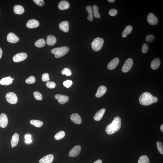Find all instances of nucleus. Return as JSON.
<instances>
[{"instance_id": "obj_32", "label": "nucleus", "mask_w": 163, "mask_h": 163, "mask_svg": "<svg viewBox=\"0 0 163 163\" xmlns=\"http://www.w3.org/2000/svg\"><path fill=\"white\" fill-rule=\"evenodd\" d=\"M93 11L95 17L96 18H99L100 17V15L98 12V9L97 5H94L93 6Z\"/></svg>"}, {"instance_id": "obj_36", "label": "nucleus", "mask_w": 163, "mask_h": 163, "mask_svg": "<svg viewBox=\"0 0 163 163\" xmlns=\"http://www.w3.org/2000/svg\"><path fill=\"white\" fill-rule=\"evenodd\" d=\"M34 97L36 99L41 101L42 99V96L40 93L38 92L35 91L33 93Z\"/></svg>"}, {"instance_id": "obj_16", "label": "nucleus", "mask_w": 163, "mask_h": 163, "mask_svg": "<svg viewBox=\"0 0 163 163\" xmlns=\"http://www.w3.org/2000/svg\"><path fill=\"white\" fill-rule=\"evenodd\" d=\"M107 90L106 87L104 86H100L98 87L96 94L97 98H100L105 93Z\"/></svg>"}, {"instance_id": "obj_26", "label": "nucleus", "mask_w": 163, "mask_h": 163, "mask_svg": "<svg viewBox=\"0 0 163 163\" xmlns=\"http://www.w3.org/2000/svg\"><path fill=\"white\" fill-rule=\"evenodd\" d=\"M133 29V27L131 26H127L125 28L122 33V36L123 37H126L128 34L131 33Z\"/></svg>"}, {"instance_id": "obj_10", "label": "nucleus", "mask_w": 163, "mask_h": 163, "mask_svg": "<svg viewBox=\"0 0 163 163\" xmlns=\"http://www.w3.org/2000/svg\"><path fill=\"white\" fill-rule=\"evenodd\" d=\"M8 123V118L7 115L4 113H2L0 115V127L5 128L7 126Z\"/></svg>"}, {"instance_id": "obj_35", "label": "nucleus", "mask_w": 163, "mask_h": 163, "mask_svg": "<svg viewBox=\"0 0 163 163\" xmlns=\"http://www.w3.org/2000/svg\"><path fill=\"white\" fill-rule=\"evenodd\" d=\"M156 145L159 152L160 154H163V145L162 143L160 141L157 142Z\"/></svg>"}, {"instance_id": "obj_45", "label": "nucleus", "mask_w": 163, "mask_h": 163, "mask_svg": "<svg viewBox=\"0 0 163 163\" xmlns=\"http://www.w3.org/2000/svg\"><path fill=\"white\" fill-rule=\"evenodd\" d=\"M32 141V140L31 139H26L25 141L26 143H31Z\"/></svg>"}, {"instance_id": "obj_13", "label": "nucleus", "mask_w": 163, "mask_h": 163, "mask_svg": "<svg viewBox=\"0 0 163 163\" xmlns=\"http://www.w3.org/2000/svg\"><path fill=\"white\" fill-rule=\"evenodd\" d=\"M119 60L118 58H115L109 62L108 64V69L110 70L114 69L117 67L119 63Z\"/></svg>"}, {"instance_id": "obj_6", "label": "nucleus", "mask_w": 163, "mask_h": 163, "mask_svg": "<svg viewBox=\"0 0 163 163\" xmlns=\"http://www.w3.org/2000/svg\"><path fill=\"white\" fill-rule=\"evenodd\" d=\"M133 63V60L131 58H129L126 60L122 68V71L123 72L127 73L130 71L131 69Z\"/></svg>"}, {"instance_id": "obj_20", "label": "nucleus", "mask_w": 163, "mask_h": 163, "mask_svg": "<svg viewBox=\"0 0 163 163\" xmlns=\"http://www.w3.org/2000/svg\"><path fill=\"white\" fill-rule=\"evenodd\" d=\"M105 111L106 110L105 109H102L98 111L94 116V120L97 121L101 120L105 112Z\"/></svg>"}, {"instance_id": "obj_28", "label": "nucleus", "mask_w": 163, "mask_h": 163, "mask_svg": "<svg viewBox=\"0 0 163 163\" xmlns=\"http://www.w3.org/2000/svg\"><path fill=\"white\" fill-rule=\"evenodd\" d=\"M46 42L45 40L43 39H41L36 42L35 43V46L39 48H42L45 46Z\"/></svg>"}, {"instance_id": "obj_41", "label": "nucleus", "mask_w": 163, "mask_h": 163, "mask_svg": "<svg viewBox=\"0 0 163 163\" xmlns=\"http://www.w3.org/2000/svg\"><path fill=\"white\" fill-rule=\"evenodd\" d=\"M33 1L40 7H42L44 5V2L43 0H33Z\"/></svg>"}, {"instance_id": "obj_5", "label": "nucleus", "mask_w": 163, "mask_h": 163, "mask_svg": "<svg viewBox=\"0 0 163 163\" xmlns=\"http://www.w3.org/2000/svg\"><path fill=\"white\" fill-rule=\"evenodd\" d=\"M5 98L7 101L11 104H16L18 102L17 97L14 92H9L7 93L5 96Z\"/></svg>"}, {"instance_id": "obj_25", "label": "nucleus", "mask_w": 163, "mask_h": 163, "mask_svg": "<svg viewBox=\"0 0 163 163\" xmlns=\"http://www.w3.org/2000/svg\"><path fill=\"white\" fill-rule=\"evenodd\" d=\"M14 11L15 14L21 15L24 12V8L20 5H15L14 7Z\"/></svg>"}, {"instance_id": "obj_23", "label": "nucleus", "mask_w": 163, "mask_h": 163, "mask_svg": "<svg viewBox=\"0 0 163 163\" xmlns=\"http://www.w3.org/2000/svg\"><path fill=\"white\" fill-rule=\"evenodd\" d=\"M57 40L55 37L53 35H49L47 37L46 42L49 46H53L55 44Z\"/></svg>"}, {"instance_id": "obj_8", "label": "nucleus", "mask_w": 163, "mask_h": 163, "mask_svg": "<svg viewBox=\"0 0 163 163\" xmlns=\"http://www.w3.org/2000/svg\"><path fill=\"white\" fill-rule=\"evenodd\" d=\"M27 57V55L24 53H21L17 54L13 57V60L15 62H19L23 61Z\"/></svg>"}, {"instance_id": "obj_15", "label": "nucleus", "mask_w": 163, "mask_h": 163, "mask_svg": "<svg viewBox=\"0 0 163 163\" xmlns=\"http://www.w3.org/2000/svg\"><path fill=\"white\" fill-rule=\"evenodd\" d=\"M70 118L72 122L76 124H81L82 122L81 117L77 113H74L72 114Z\"/></svg>"}, {"instance_id": "obj_50", "label": "nucleus", "mask_w": 163, "mask_h": 163, "mask_svg": "<svg viewBox=\"0 0 163 163\" xmlns=\"http://www.w3.org/2000/svg\"><path fill=\"white\" fill-rule=\"evenodd\" d=\"M12 80H14V79H12Z\"/></svg>"}, {"instance_id": "obj_37", "label": "nucleus", "mask_w": 163, "mask_h": 163, "mask_svg": "<svg viewBox=\"0 0 163 163\" xmlns=\"http://www.w3.org/2000/svg\"><path fill=\"white\" fill-rule=\"evenodd\" d=\"M73 84V82L71 80H67L64 81L63 83L64 86L67 88H69Z\"/></svg>"}, {"instance_id": "obj_39", "label": "nucleus", "mask_w": 163, "mask_h": 163, "mask_svg": "<svg viewBox=\"0 0 163 163\" xmlns=\"http://www.w3.org/2000/svg\"><path fill=\"white\" fill-rule=\"evenodd\" d=\"M155 37L154 35H147L146 37L145 40L147 42H149L153 41L154 40Z\"/></svg>"}, {"instance_id": "obj_22", "label": "nucleus", "mask_w": 163, "mask_h": 163, "mask_svg": "<svg viewBox=\"0 0 163 163\" xmlns=\"http://www.w3.org/2000/svg\"><path fill=\"white\" fill-rule=\"evenodd\" d=\"M13 82L12 78L5 77L1 79L0 80V84L4 86H8L12 84Z\"/></svg>"}, {"instance_id": "obj_12", "label": "nucleus", "mask_w": 163, "mask_h": 163, "mask_svg": "<svg viewBox=\"0 0 163 163\" xmlns=\"http://www.w3.org/2000/svg\"><path fill=\"white\" fill-rule=\"evenodd\" d=\"M7 40L9 42L11 43H15L17 42L19 40V39L14 33H10L7 35Z\"/></svg>"}, {"instance_id": "obj_11", "label": "nucleus", "mask_w": 163, "mask_h": 163, "mask_svg": "<svg viewBox=\"0 0 163 163\" xmlns=\"http://www.w3.org/2000/svg\"><path fill=\"white\" fill-rule=\"evenodd\" d=\"M55 98L58 100L60 104H63L67 102L69 100V97L67 96L57 94L55 96Z\"/></svg>"}, {"instance_id": "obj_21", "label": "nucleus", "mask_w": 163, "mask_h": 163, "mask_svg": "<svg viewBox=\"0 0 163 163\" xmlns=\"http://www.w3.org/2000/svg\"><path fill=\"white\" fill-rule=\"evenodd\" d=\"M161 62L158 58H156L153 60L151 64V67L153 70H156L158 69L160 65Z\"/></svg>"}, {"instance_id": "obj_33", "label": "nucleus", "mask_w": 163, "mask_h": 163, "mask_svg": "<svg viewBox=\"0 0 163 163\" xmlns=\"http://www.w3.org/2000/svg\"><path fill=\"white\" fill-rule=\"evenodd\" d=\"M61 73L62 75H65L67 76H70L72 75L71 71L69 68H66L62 70Z\"/></svg>"}, {"instance_id": "obj_34", "label": "nucleus", "mask_w": 163, "mask_h": 163, "mask_svg": "<svg viewBox=\"0 0 163 163\" xmlns=\"http://www.w3.org/2000/svg\"><path fill=\"white\" fill-rule=\"evenodd\" d=\"M35 77L33 76H31L26 79V82L27 84H32L35 83Z\"/></svg>"}, {"instance_id": "obj_4", "label": "nucleus", "mask_w": 163, "mask_h": 163, "mask_svg": "<svg viewBox=\"0 0 163 163\" xmlns=\"http://www.w3.org/2000/svg\"><path fill=\"white\" fill-rule=\"evenodd\" d=\"M104 40L101 37H97L93 41L92 45V50L95 52H98L101 49L103 46Z\"/></svg>"}, {"instance_id": "obj_51", "label": "nucleus", "mask_w": 163, "mask_h": 163, "mask_svg": "<svg viewBox=\"0 0 163 163\" xmlns=\"http://www.w3.org/2000/svg\"><path fill=\"white\" fill-rule=\"evenodd\" d=\"M12 148H13V147H13V146H12Z\"/></svg>"}, {"instance_id": "obj_44", "label": "nucleus", "mask_w": 163, "mask_h": 163, "mask_svg": "<svg viewBox=\"0 0 163 163\" xmlns=\"http://www.w3.org/2000/svg\"><path fill=\"white\" fill-rule=\"evenodd\" d=\"M31 135H30V134H27V135H25V138L26 140L30 139H31Z\"/></svg>"}, {"instance_id": "obj_30", "label": "nucleus", "mask_w": 163, "mask_h": 163, "mask_svg": "<svg viewBox=\"0 0 163 163\" xmlns=\"http://www.w3.org/2000/svg\"><path fill=\"white\" fill-rule=\"evenodd\" d=\"M65 132L63 131H60L55 135L54 138L56 140H60L63 138L65 136Z\"/></svg>"}, {"instance_id": "obj_24", "label": "nucleus", "mask_w": 163, "mask_h": 163, "mask_svg": "<svg viewBox=\"0 0 163 163\" xmlns=\"http://www.w3.org/2000/svg\"><path fill=\"white\" fill-rule=\"evenodd\" d=\"M19 140V135L18 134L15 133L12 136L11 140V144L13 147H16L17 145Z\"/></svg>"}, {"instance_id": "obj_43", "label": "nucleus", "mask_w": 163, "mask_h": 163, "mask_svg": "<svg viewBox=\"0 0 163 163\" xmlns=\"http://www.w3.org/2000/svg\"><path fill=\"white\" fill-rule=\"evenodd\" d=\"M117 10L116 9H110L109 12V15L112 16H115L117 14Z\"/></svg>"}, {"instance_id": "obj_19", "label": "nucleus", "mask_w": 163, "mask_h": 163, "mask_svg": "<svg viewBox=\"0 0 163 163\" xmlns=\"http://www.w3.org/2000/svg\"><path fill=\"white\" fill-rule=\"evenodd\" d=\"M70 7L69 2L66 1H62L59 3L58 7L60 10H64L67 9Z\"/></svg>"}, {"instance_id": "obj_18", "label": "nucleus", "mask_w": 163, "mask_h": 163, "mask_svg": "<svg viewBox=\"0 0 163 163\" xmlns=\"http://www.w3.org/2000/svg\"><path fill=\"white\" fill-rule=\"evenodd\" d=\"M59 27L60 29L65 33H67L69 30V23L67 21L60 22Z\"/></svg>"}, {"instance_id": "obj_47", "label": "nucleus", "mask_w": 163, "mask_h": 163, "mask_svg": "<svg viewBox=\"0 0 163 163\" xmlns=\"http://www.w3.org/2000/svg\"><path fill=\"white\" fill-rule=\"evenodd\" d=\"M102 161L100 160H98L95 162L94 163H102Z\"/></svg>"}, {"instance_id": "obj_29", "label": "nucleus", "mask_w": 163, "mask_h": 163, "mask_svg": "<svg viewBox=\"0 0 163 163\" xmlns=\"http://www.w3.org/2000/svg\"><path fill=\"white\" fill-rule=\"evenodd\" d=\"M30 123L31 124L37 128L41 127L43 125V122H42L37 120H31L30 121Z\"/></svg>"}, {"instance_id": "obj_40", "label": "nucleus", "mask_w": 163, "mask_h": 163, "mask_svg": "<svg viewBox=\"0 0 163 163\" xmlns=\"http://www.w3.org/2000/svg\"><path fill=\"white\" fill-rule=\"evenodd\" d=\"M50 80L49 75L48 73L43 74L42 76V80L43 82L48 81Z\"/></svg>"}, {"instance_id": "obj_42", "label": "nucleus", "mask_w": 163, "mask_h": 163, "mask_svg": "<svg viewBox=\"0 0 163 163\" xmlns=\"http://www.w3.org/2000/svg\"><path fill=\"white\" fill-rule=\"evenodd\" d=\"M149 47L147 43H144L142 48V52L143 53H146L148 51Z\"/></svg>"}, {"instance_id": "obj_49", "label": "nucleus", "mask_w": 163, "mask_h": 163, "mask_svg": "<svg viewBox=\"0 0 163 163\" xmlns=\"http://www.w3.org/2000/svg\"><path fill=\"white\" fill-rule=\"evenodd\" d=\"M108 1L109 2L111 3L114 2H115V0H108Z\"/></svg>"}, {"instance_id": "obj_2", "label": "nucleus", "mask_w": 163, "mask_h": 163, "mask_svg": "<svg viewBox=\"0 0 163 163\" xmlns=\"http://www.w3.org/2000/svg\"><path fill=\"white\" fill-rule=\"evenodd\" d=\"M121 119L118 116L115 117L112 122L106 127V131L109 135H111L119 130L121 127Z\"/></svg>"}, {"instance_id": "obj_14", "label": "nucleus", "mask_w": 163, "mask_h": 163, "mask_svg": "<svg viewBox=\"0 0 163 163\" xmlns=\"http://www.w3.org/2000/svg\"><path fill=\"white\" fill-rule=\"evenodd\" d=\"M54 159V156L52 154H49L43 157L39 161V163H52Z\"/></svg>"}, {"instance_id": "obj_48", "label": "nucleus", "mask_w": 163, "mask_h": 163, "mask_svg": "<svg viewBox=\"0 0 163 163\" xmlns=\"http://www.w3.org/2000/svg\"><path fill=\"white\" fill-rule=\"evenodd\" d=\"M160 129L162 132H163V124H162L160 127Z\"/></svg>"}, {"instance_id": "obj_3", "label": "nucleus", "mask_w": 163, "mask_h": 163, "mask_svg": "<svg viewBox=\"0 0 163 163\" xmlns=\"http://www.w3.org/2000/svg\"><path fill=\"white\" fill-rule=\"evenodd\" d=\"M70 49L67 46L54 48L51 51L52 53L55 55L56 58H59L65 55L69 52Z\"/></svg>"}, {"instance_id": "obj_38", "label": "nucleus", "mask_w": 163, "mask_h": 163, "mask_svg": "<svg viewBox=\"0 0 163 163\" xmlns=\"http://www.w3.org/2000/svg\"><path fill=\"white\" fill-rule=\"evenodd\" d=\"M46 86L49 89H54L55 87L56 84L53 82H48L46 84Z\"/></svg>"}, {"instance_id": "obj_31", "label": "nucleus", "mask_w": 163, "mask_h": 163, "mask_svg": "<svg viewBox=\"0 0 163 163\" xmlns=\"http://www.w3.org/2000/svg\"><path fill=\"white\" fill-rule=\"evenodd\" d=\"M138 163H149L148 157L146 155H143L140 157Z\"/></svg>"}, {"instance_id": "obj_46", "label": "nucleus", "mask_w": 163, "mask_h": 163, "mask_svg": "<svg viewBox=\"0 0 163 163\" xmlns=\"http://www.w3.org/2000/svg\"><path fill=\"white\" fill-rule=\"evenodd\" d=\"M3 51L1 48H0V59L1 58L2 55Z\"/></svg>"}, {"instance_id": "obj_9", "label": "nucleus", "mask_w": 163, "mask_h": 163, "mask_svg": "<svg viewBox=\"0 0 163 163\" xmlns=\"http://www.w3.org/2000/svg\"><path fill=\"white\" fill-rule=\"evenodd\" d=\"M147 20L149 23L151 25H156L158 23V18L153 13H149L148 15Z\"/></svg>"}, {"instance_id": "obj_27", "label": "nucleus", "mask_w": 163, "mask_h": 163, "mask_svg": "<svg viewBox=\"0 0 163 163\" xmlns=\"http://www.w3.org/2000/svg\"><path fill=\"white\" fill-rule=\"evenodd\" d=\"M86 9L89 13V16L87 18L89 21H92L93 20V16L92 14L93 10L92 7L90 5H88L86 7Z\"/></svg>"}, {"instance_id": "obj_7", "label": "nucleus", "mask_w": 163, "mask_h": 163, "mask_svg": "<svg viewBox=\"0 0 163 163\" xmlns=\"http://www.w3.org/2000/svg\"><path fill=\"white\" fill-rule=\"evenodd\" d=\"M81 148L80 146L77 145L73 147L69 152V156L71 157H75L80 154Z\"/></svg>"}, {"instance_id": "obj_17", "label": "nucleus", "mask_w": 163, "mask_h": 163, "mask_svg": "<svg viewBox=\"0 0 163 163\" xmlns=\"http://www.w3.org/2000/svg\"><path fill=\"white\" fill-rule=\"evenodd\" d=\"M39 25L38 21L32 19L28 21L26 24L27 27L29 28H37Z\"/></svg>"}, {"instance_id": "obj_1", "label": "nucleus", "mask_w": 163, "mask_h": 163, "mask_svg": "<svg viewBox=\"0 0 163 163\" xmlns=\"http://www.w3.org/2000/svg\"><path fill=\"white\" fill-rule=\"evenodd\" d=\"M158 98L153 96L150 93H143L140 96L139 101L140 104L143 105L148 106L158 101Z\"/></svg>"}]
</instances>
